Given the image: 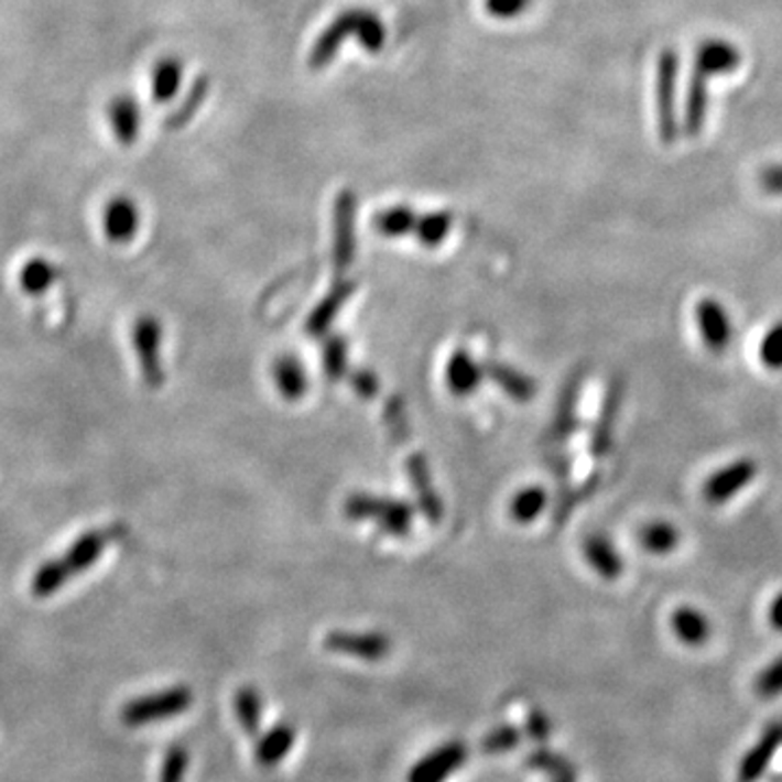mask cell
<instances>
[{"label":"cell","mask_w":782,"mask_h":782,"mask_svg":"<svg viewBox=\"0 0 782 782\" xmlns=\"http://www.w3.org/2000/svg\"><path fill=\"white\" fill-rule=\"evenodd\" d=\"M672 630L674 634L685 643V645H692V648H700L708 637H710V622L708 618L704 616L703 611L694 609V607H681L672 613Z\"/></svg>","instance_id":"obj_14"},{"label":"cell","mask_w":782,"mask_h":782,"mask_svg":"<svg viewBox=\"0 0 782 782\" xmlns=\"http://www.w3.org/2000/svg\"><path fill=\"white\" fill-rule=\"evenodd\" d=\"M770 624L774 626V630L782 632V591L770 605Z\"/></svg>","instance_id":"obj_34"},{"label":"cell","mask_w":782,"mask_h":782,"mask_svg":"<svg viewBox=\"0 0 782 782\" xmlns=\"http://www.w3.org/2000/svg\"><path fill=\"white\" fill-rule=\"evenodd\" d=\"M739 64L741 55L737 46L724 40H708L698 48L685 107V129L689 135H698L703 131L706 116V80L717 75L735 73Z\"/></svg>","instance_id":"obj_2"},{"label":"cell","mask_w":782,"mask_h":782,"mask_svg":"<svg viewBox=\"0 0 782 782\" xmlns=\"http://www.w3.org/2000/svg\"><path fill=\"white\" fill-rule=\"evenodd\" d=\"M296 739V732L290 724H276L272 730H268L259 746H257V761L265 768L276 765L279 761H283L287 757V752L292 750Z\"/></svg>","instance_id":"obj_15"},{"label":"cell","mask_w":782,"mask_h":782,"mask_svg":"<svg viewBox=\"0 0 782 782\" xmlns=\"http://www.w3.org/2000/svg\"><path fill=\"white\" fill-rule=\"evenodd\" d=\"M357 37L368 53H379L385 46L388 31L383 20L370 9H348L341 11L317 37L309 53V68L322 70L335 57L344 40Z\"/></svg>","instance_id":"obj_1"},{"label":"cell","mask_w":782,"mask_h":782,"mask_svg":"<svg viewBox=\"0 0 782 782\" xmlns=\"http://www.w3.org/2000/svg\"><path fill=\"white\" fill-rule=\"evenodd\" d=\"M105 547H107V535L105 533L87 531L78 540H75V544L68 547L59 558H62L64 567L68 569L70 578H75L80 572H85L91 565H96V561L100 558Z\"/></svg>","instance_id":"obj_13"},{"label":"cell","mask_w":782,"mask_h":782,"mask_svg":"<svg viewBox=\"0 0 782 782\" xmlns=\"http://www.w3.org/2000/svg\"><path fill=\"white\" fill-rule=\"evenodd\" d=\"M194 703V696L187 687H170L156 694H149L124 704L120 710V719L127 726H144L153 721H163L181 715Z\"/></svg>","instance_id":"obj_3"},{"label":"cell","mask_w":782,"mask_h":782,"mask_svg":"<svg viewBox=\"0 0 782 782\" xmlns=\"http://www.w3.org/2000/svg\"><path fill=\"white\" fill-rule=\"evenodd\" d=\"M522 735L518 728L513 726H498L493 728L491 732H487L482 737V743H480V750L487 752V754H502V752H511L515 750V746L520 743Z\"/></svg>","instance_id":"obj_25"},{"label":"cell","mask_w":782,"mask_h":782,"mask_svg":"<svg viewBox=\"0 0 782 782\" xmlns=\"http://www.w3.org/2000/svg\"><path fill=\"white\" fill-rule=\"evenodd\" d=\"M294 377H301V370L294 366V363H287L285 368H281V381H287L285 385L290 388V391L294 393H298V391L303 390V385H298V383H294Z\"/></svg>","instance_id":"obj_33"},{"label":"cell","mask_w":782,"mask_h":782,"mask_svg":"<svg viewBox=\"0 0 782 782\" xmlns=\"http://www.w3.org/2000/svg\"><path fill=\"white\" fill-rule=\"evenodd\" d=\"M161 322L153 315H142L135 319L131 339L140 361V372L144 383L156 390L163 383V368H161Z\"/></svg>","instance_id":"obj_5"},{"label":"cell","mask_w":782,"mask_h":782,"mask_svg":"<svg viewBox=\"0 0 782 782\" xmlns=\"http://www.w3.org/2000/svg\"><path fill=\"white\" fill-rule=\"evenodd\" d=\"M448 227H450V218L446 214H433V216L417 218L415 233L420 235L424 243L437 246L444 239V235L448 233Z\"/></svg>","instance_id":"obj_26"},{"label":"cell","mask_w":782,"mask_h":782,"mask_svg":"<svg viewBox=\"0 0 782 782\" xmlns=\"http://www.w3.org/2000/svg\"><path fill=\"white\" fill-rule=\"evenodd\" d=\"M759 474V466L752 459H735L726 466L713 471L703 485L704 500L708 504H724L732 498H737L748 485H752V480Z\"/></svg>","instance_id":"obj_6"},{"label":"cell","mask_w":782,"mask_h":782,"mask_svg":"<svg viewBox=\"0 0 782 782\" xmlns=\"http://www.w3.org/2000/svg\"><path fill=\"white\" fill-rule=\"evenodd\" d=\"M187 750L183 746H172L163 759L161 765V779L159 782H183L185 770H187Z\"/></svg>","instance_id":"obj_27"},{"label":"cell","mask_w":782,"mask_h":782,"mask_svg":"<svg viewBox=\"0 0 782 782\" xmlns=\"http://www.w3.org/2000/svg\"><path fill=\"white\" fill-rule=\"evenodd\" d=\"M782 746V726H770L763 737L754 743V748L741 759L739 765V782H754L763 776L774 754Z\"/></svg>","instance_id":"obj_12"},{"label":"cell","mask_w":782,"mask_h":782,"mask_svg":"<svg viewBox=\"0 0 782 782\" xmlns=\"http://www.w3.org/2000/svg\"><path fill=\"white\" fill-rule=\"evenodd\" d=\"M468 757V750L461 741L442 746L422 759L411 772L406 782H444L453 772H457Z\"/></svg>","instance_id":"obj_8"},{"label":"cell","mask_w":782,"mask_h":782,"mask_svg":"<svg viewBox=\"0 0 782 782\" xmlns=\"http://www.w3.org/2000/svg\"><path fill=\"white\" fill-rule=\"evenodd\" d=\"M261 710H263V703H261V696L257 694V689L241 687L237 692V696H235V715H237V721H239V726L243 728L246 735L254 737L259 732Z\"/></svg>","instance_id":"obj_20"},{"label":"cell","mask_w":782,"mask_h":782,"mask_svg":"<svg viewBox=\"0 0 782 782\" xmlns=\"http://www.w3.org/2000/svg\"><path fill=\"white\" fill-rule=\"evenodd\" d=\"M529 765L533 770H542L550 774L554 782H574L576 781V770L558 754L550 752V750H537L529 757Z\"/></svg>","instance_id":"obj_22"},{"label":"cell","mask_w":782,"mask_h":782,"mask_svg":"<svg viewBox=\"0 0 782 782\" xmlns=\"http://www.w3.org/2000/svg\"><path fill=\"white\" fill-rule=\"evenodd\" d=\"M140 231V209L129 196L111 198L102 209V233L113 243H127Z\"/></svg>","instance_id":"obj_9"},{"label":"cell","mask_w":782,"mask_h":782,"mask_svg":"<svg viewBox=\"0 0 782 782\" xmlns=\"http://www.w3.org/2000/svg\"><path fill=\"white\" fill-rule=\"evenodd\" d=\"M542 502H544V496L537 493V491H531V493H522L518 500H515V513L518 518L522 520H529L531 515H535L540 509H542Z\"/></svg>","instance_id":"obj_31"},{"label":"cell","mask_w":782,"mask_h":782,"mask_svg":"<svg viewBox=\"0 0 782 782\" xmlns=\"http://www.w3.org/2000/svg\"><path fill=\"white\" fill-rule=\"evenodd\" d=\"M415 225L417 218L409 207H393L374 218V229L385 235H406L409 231H415Z\"/></svg>","instance_id":"obj_23"},{"label":"cell","mask_w":782,"mask_h":782,"mask_svg":"<svg viewBox=\"0 0 782 782\" xmlns=\"http://www.w3.org/2000/svg\"><path fill=\"white\" fill-rule=\"evenodd\" d=\"M529 732L537 741H546L550 735V721L542 710H531L529 715Z\"/></svg>","instance_id":"obj_32"},{"label":"cell","mask_w":782,"mask_h":782,"mask_svg":"<svg viewBox=\"0 0 782 782\" xmlns=\"http://www.w3.org/2000/svg\"><path fill=\"white\" fill-rule=\"evenodd\" d=\"M754 689L761 698H774L782 694V656L774 659L759 676L754 683Z\"/></svg>","instance_id":"obj_28"},{"label":"cell","mask_w":782,"mask_h":782,"mask_svg":"<svg viewBox=\"0 0 782 782\" xmlns=\"http://www.w3.org/2000/svg\"><path fill=\"white\" fill-rule=\"evenodd\" d=\"M183 83V62L176 57H163L151 73V94L159 102H167L176 96Z\"/></svg>","instance_id":"obj_16"},{"label":"cell","mask_w":782,"mask_h":782,"mask_svg":"<svg viewBox=\"0 0 782 782\" xmlns=\"http://www.w3.org/2000/svg\"><path fill=\"white\" fill-rule=\"evenodd\" d=\"M326 648L341 654H352L359 659L377 661L388 656L390 639L385 634H359V632H333L326 637Z\"/></svg>","instance_id":"obj_11"},{"label":"cell","mask_w":782,"mask_h":782,"mask_svg":"<svg viewBox=\"0 0 782 782\" xmlns=\"http://www.w3.org/2000/svg\"><path fill=\"white\" fill-rule=\"evenodd\" d=\"M759 187L770 196H782V163L768 165L759 172Z\"/></svg>","instance_id":"obj_30"},{"label":"cell","mask_w":782,"mask_h":782,"mask_svg":"<svg viewBox=\"0 0 782 782\" xmlns=\"http://www.w3.org/2000/svg\"><path fill=\"white\" fill-rule=\"evenodd\" d=\"M70 580L68 569L64 567L62 558H51L46 563H42L33 578H31V594L35 598H51L53 594H57L66 583Z\"/></svg>","instance_id":"obj_18"},{"label":"cell","mask_w":782,"mask_h":782,"mask_svg":"<svg viewBox=\"0 0 782 782\" xmlns=\"http://www.w3.org/2000/svg\"><path fill=\"white\" fill-rule=\"evenodd\" d=\"M109 124L120 146H133L142 131V109L129 94H120L109 102Z\"/></svg>","instance_id":"obj_10"},{"label":"cell","mask_w":782,"mask_h":782,"mask_svg":"<svg viewBox=\"0 0 782 782\" xmlns=\"http://www.w3.org/2000/svg\"><path fill=\"white\" fill-rule=\"evenodd\" d=\"M759 359L772 372L782 370V319L772 324L759 344Z\"/></svg>","instance_id":"obj_24"},{"label":"cell","mask_w":782,"mask_h":782,"mask_svg":"<svg viewBox=\"0 0 782 782\" xmlns=\"http://www.w3.org/2000/svg\"><path fill=\"white\" fill-rule=\"evenodd\" d=\"M55 279H57V268L44 257L29 259L20 270V285L31 296L44 294L55 283Z\"/></svg>","instance_id":"obj_17"},{"label":"cell","mask_w":782,"mask_h":782,"mask_svg":"<svg viewBox=\"0 0 782 782\" xmlns=\"http://www.w3.org/2000/svg\"><path fill=\"white\" fill-rule=\"evenodd\" d=\"M531 7V0H485V9L489 15L498 20H513Z\"/></svg>","instance_id":"obj_29"},{"label":"cell","mask_w":782,"mask_h":782,"mask_svg":"<svg viewBox=\"0 0 782 782\" xmlns=\"http://www.w3.org/2000/svg\"><path fill=\"white\" fill-rule=\"evenodd\" d=\"M639 544L652 554H667L681 544V533L670 522H652L641 529Z\"/></svg>","instance_id":"obj_21"},{"label":"cell","mask_w":782,"mask_h":782,"mask_svg":"<svg viewBox=\"0 0 782 782\" xmlns=\"http://www.w3.org/2000/svg\"><path fill=\"white\" fill-rule=\"evenodd\" d=\"M696 322L698 330L703 337L704 346L713 355H721L728 350L732 341V317L728 309L715 301V298H703L696 305Z\"/></svg>","instance_id":"obj_7"},{"label":"cell","mask_w":782,"mask_h":782,"mask_svg":"<svg viewBox=\"0 0 782 782\" xmlns=\"http://www.w3.org/2000/svg\"><path fill=\"white\" fill-rule=\"evenodd\" d=\"M676 77H678V57L672 48H665L659 55V64H656V113H659V133L665 144H672L678 133Z\"/></svg>","instance_id":"obj_4"},{"label":"cell","mask_w":782,"mask_h":782,"mask_svg":"<svg viewBox=\"0 0 782 782\" xmlns=\"http://www.w3.org/2000/svg\"><path fill=\"white\" fill-rule=\"evenodd\" d=\"M587 558L602 578H618L622 574V558L613 544L605 537H591L587 542Z\"/></svg>","instance_id":"obj_19"}]
</instances>
